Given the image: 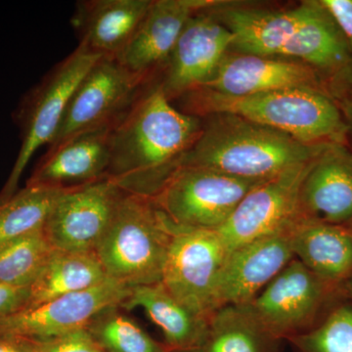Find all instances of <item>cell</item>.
<instances>
[{"mask_svg":"<svg viewBox=\"0 0 352 352\" xmlns=\"http://www.w3.org/2000/svg\"><path fill=\"white\" fill-rule=\"evenodd\" d=\"M203 120L173 107L159 85L111 127L107 178L124 193L154 198L179 168Z\"/></svg>","mask_w":352,"mask_h":352,"instance_id":"cell-1","label":"cell"},{"mask_svg":"<svg viewBox=\"0 0 352 352\" xmlns=\"http://www.w3.org/2000/svg\"><path fill=\"white\" fill-rule=\"evenodd\" d=\"M330 145H308L288 134L230 113H214L180 162L243 179H270L307 163Z\"/></svg>","mask_w":352,"mask_h":352,"instance_id":"cell-2","label":"cell"},{"mask_svg":"<svg viewBox=\"0 0 352 352\" xmlns=\"http://www.w3.org/2000/svg\"><path fill=\"white\" fill-rule=\"evenodd\" d=\"M182 97H184L183 112L197 117L230 113L283 132L305 144H347V127L342 110L324 90L286 88L229 96L198 88Z\"/></svg>","mask_w":352,"mask_h":352,"instance_id":"cell-3","label":"cell"},{"mask_svg":"<svg viewBox=\"0 0 352 352\" xmlns=\"http://www.w3.org/2000/svg\"><path fill=\"white\" fill-rule=\"evenodd\" d=\"M173 234L151 198L124 193L94 254L109 279L129 288L161 283Z\"/></svg>","mask_w":352,"mask_h":352,"instance_id":"cell-4","label":"cell"},{"mask_svg":"<svg viewBox=\"0 0 352 352\" xmlns=\"http://www.w3.org/2000/svg\"><path fill=\"white\" fill-rule=\"evenodd\" d=\"M100 58V55L78 46L24 95L13 115L20 131V150L8 179L0 191V204L15 195L21 177L34 153L41 146L50 145L56 135L72 95Z\"/></svg>","mask_w":352,"mask_h":352,"instance_id":"cell-5","label":"cell"},{"mask_svg":"<svg viewBox=\"0 0 352 352\" xmlns=\"http://www.w3.org/2000/svg\"><path fill=\"white\" fill-rule=\"evenodd\" d=\"M261 182L208 168L182 166L152 200L176 226L217 230Z\"/></svg>","mask_w":352,"mask_h":352,"instance_id":"cell-6","label":"cell"},{"mask_svg":"<svg viewBox=\"0 0 352 352\" xmlns=\"http://www.w3.org/2000/svg\"><path fill=\"white\" fill-rule=\"evenodd\" d=\"M342 298L340 287L324 281L294 258L245 307L282 340L314 328Z\"/></svg>","mask_w":352,"mask_h":352,"instance_id":"cell-7","label":"cell"},{"mask_svg":"<svg viewBox=\"0 0 352 352\" xmlns=\"http://www.w3.org/2000/svg\"><path fill=\"white\" fill-rule=\"evenodd\" d=\"M161 283L185 307L204 318L214 312V292L228 248L215 230L173 223Z\"/></svg>","mask_w":352,"mask_h":352,"instance_id":"cell-8","label":"cell"},{"mask_svg":"<svg viewBox=\"0 0 352 352\" xmlns=\"http://www.w3.org/2000/svg\"><path fill=\"white\" fill-rule=\"evenodd\" d=\"M144 85L116 58H100L72 95L48 149L85 132L113 126L138 98Z\"/></svg>","mask_w":352,"mask_h":352,"instance_id":"cell-9","label":"cell"},{"mask_svg":"<svg viewBox=\"0 0 352 352\" xmlns=\"http://www.w3.org/2000/svg\"><path fill=\"white\" fill-rule=\"evenodd\" d=\"M314 160L261 182L245 196L215 230L229 251L261 238L289 234L302 221L300 187Z\"/></svg>","mask_w":352,"mask_h":352,"instance_id":"cell-10","label":"cell"},{"mask_svg":"<svg viewBox=\"0 0 352 352\" xmlns=\"http://www.w3.org/2000/svg\"><path fill=\"white\" fill-rule=\"evenodd\" d=\"M124 193L108 178L65 190L43 226L51 245L57 251L94 254Z\"/></svg>","mask_w":352,"mask_h":352,"instance_id":"cell-11","label":"cell"},{"mask_svg":"<svg viewBox=\"0 0 352 352\" xmlns=\"http://www.w3.org/2000/svg\"><path fill=\"white\" fill-rule=\"evenodd\" d=\"M131 288L113 280L89 289L60 296L0 320V336L27 340H44L87 328L107 308L120 307Z\"/></svg>","mask_w":352,"mask_h":352,"instance_id":"cell-12","label":"cell"},{"mask_svg":"<svg viewBox=\"0 0 352 352\" xmlns=\"http://www.w3.org/2000/svg\"><path fill=\"white\" fill-rule=\"evenodd\" d=\"M210 8L190 18L164 67L159 85L170 101L210 82L232 46V32Z\"/></svg>","mask_w":352,"mask_h":352,"instance_id":"cell-13","label":"cell"},{"mask_svg":"<svg viewBox=\"0 0 352 352\" xmlns=\"http://www.w3.org/2000/svg\"><path fill=\"white\" fill-rule=\"evenodd\" d=\"M214 0H152L151 6L124 50L116 57L129 73L147 83L166 66L190 18L217 6Z\"/></svg>","mask_w":352,"mask_h":352,"instance_id":"cell-14","label":"cell"},{"mask_svg":"<svg viewBox=\"0 0 352 352\" xmlns=\"http://www.w3.org/2000/svg\"><path fill=\"white\" fill-rule=\"evenodd\" d=\"M295 258L289 234L270 236L229 251L214 292V311L245 305Z\"/></svg>","mask_w":352,"mask_h":352,"instance_id":"cell-15","label":"cell"},{"mask_svg":"<svg viewBox=\"0 0 352 352\" xmlns=\"http://www.w3.org/2000/svg\"><path fill=\"white\" fill-rule=\"evenodd\" d=\"M300 87L316 88L330 94L319 74L302 62L227 53L210 82L200 88L229 96H245Z\"/></svg>","mask_w":352,"mask_h":352,"instance_id":"cell-16","label":"cell"},{"mask_svg":"<svg viewBox=\"0 0 352 352\" xmlns=\"http://www.w3.org/2000/svg\"><path fill=\"white\" fill-rule=\"evenodd\" d=\"M302 220L346 226L352 220V149L328 146L314 160L300 192Z\"/></svg>","mask_w":352,"mask_h":352,"instance_id":"cell-17","label":"cell"},{"mask_svg":"<svg viewBox=\"0 0 352 352\" xmlns=\"http://www.w3.org/2000/svg\"><path fill=\"white\" fill-rule=\"evenodd\" d=\"M111 127L85 132L48 149L27 185L72 188L107 178Z\"/></svg>","mask_w":352,"mask_h":352,"instance_id":"cell-18","label":"cell"},{"mask_svg":"<svg viewBox=\"0 0 352 352\" xmlns=\"http://www.w3.org/2000/svg\"><path fill=\"white\" fill-rule=\"evenodd\" d=\"M219 4L210 7V10L232 32L231 50L239 54L277 57L307 18L311 1H303L288 10L227 7L226 4L219 9Z\"/></svg>","mask_w":352,"mask_h":352,"instance_id":"cell-19","label":"cell"},{"mask_svg":"<svg viewBox=\"0 0 352 352\" xmlns=\"http://www.w3.org/2000/svg\"><path fill=\"white\" fill-rule=\"evenodd\" d=\"M152 0H87L76 3L72 25L78 46L102 57L124 50L151 6Z\"/></svg>","mask_w":352,"mask_h":352,"instance_id":"cell-20","label":"cell"},{"mask_svg":"<svg viewBox=\"0 0 352 352\" xmlns=\"http://www.w3.org/2000/svg\"><path fill=\"white\" fill-rule=\"evenodd\" d=\"M295 258L328 283L352 276V235L346 226L302 220L289 233Z\"/></svg>","mask_w":352,"mask_h":352,"instance_id":"cell-21","label":"cell"},{"mask_svg":"<svg viewBox=\"0 0 352 352\" xmlns=\"http://www.w3.org/2000/svg\"><path fill=\"white\" fill-rule=\"evenodd\" d=\"M141 307L161 329L164 344L173 351L201 349L207 340L208 319L199 316L173 296L162 283L132 287L122 309Z\"/></svg>","mask_w":352,"mask_h":352,"instance_id":"cell-22","label":"cell"},{"mask_svg":"<svg viewBox=\"0 0 352 352\" xmlns=\"http://www.w3.org/2000/svg\"><path fill=\"white\" fill-rule=\"evenodd\" d=\"M109 278L94 254L54 250L38 279L29 288L28 307H34L98 286Z\"/></svg>","mask_w":352,"mask_h":352,"instance_id":"cell-23","label":"cell"},{"mask_svg":"<svg viewBox=\"0 0 352 352\" xmlns=\"http://www.w3.org/2000/svg\"><path fill=\"white\" fill-rule=\"evenodd\" d=\"M282 340L261 326L245 305H226L208 318L203 352H278Z\"/></svg>","mask_w":352,"mask_h":352,"instance_id":"cell-24","label":"cell"},{"mask_svg":"<svg viewBox=\"0 0 352 352\" xmlns=\"http://www.w3.org/2000/svg\"><path fill=\"white\" fill-rule=\"evenodd\" d=\"M54 248L43 228L0 245V286L27 289L50 261Z\"/></svg>","mask_w":352,"mask_h":352,"instance_id":"cell-25","label":"cell"},{"mask_svg":"<svg viewBox=\"0 0 352 352\" xmlns=\"http://www.w3.org/2000/svg\"><path fill=\"white\" fill-rule=\"evenodd\" d=\"M66 189L25 185L0 204V245L43 228L55 201Z\"/></svg>","mask_w":352,"mask_h":352,"instance_id":"cell-26","label":"cell"},{"mask_svg":"<svg viewBox=\"0 0 352 352\" xmlns=\"http://www.w3.org/2000/svg\"><path fill=\"white\" fill-rule=\"evenodd\" d=\"M88 332L105 352H168L133 319L120 311V307L107 308L88 324Z\"/></svg>","mask_w":352,"mask_h":352,"instance_id":"cell-27","label":"cell"},{"mask_svg":"<svg viewBox=\"0 0 352 352\" xmlns=\"http://www.w3.org/2000/svg\"><path fill=\"white\" fill-rule=\"evenodd\" d=\"M288 340L298 352H352V302L340 298L314 328Z\"/></svg>","mask_w":352,"mask_h":352,"instance_id":"cell-28","label":"cell"},{"mask_svg":"<svg viewBox=\"0 0 352 352\" xmlns=\"http://www.w3.org/2000/svg\"><path fill=\"white\" fill-rule=\"evenodd\" d=\"M36 352H105L87 329H80L59 337L32 340Z\"/></svg>","mask_w":352,"mask_h":352,"instance_id":"cell-29","label":"cell"},{"mask_svg":"<svg viewBox=\"0 0 352 352\" xmlns=\"http://www.w3.org/2000/svg\"><path fill=\"white\" fill-rule=\"evenodd\" d=\"M339 25L352 51V0H320Z\"/></svg>","mask_w":352,"mask_h":352,"instance_id":"cell-30","label":"cell"},{"mask_svg":"<svg viewBox=\"0 0 352 352\" xmlns=\"http://www.w3.org/2000/svg\"><path fill=\"white\" fill-rule=\"evenodd\" d=\"M30 291L0 286V320L27 307Z\"/></svg>","mask_w":352,"mask_h":352,"instance_id":"cell-31","label":"cell"},{"mask_svg":"<svg viewBox=\"0 0 352 352\" xmlns=\"http://www.w3.org/2000/svg\"><path fill=\"white\" fill-rule=\"evenodd\" d=\"M0 352H36L32 340L0 336Z\"/></svg>","mask_w":352,"mask_h":352,"instance_id":"cell-32","label":"cell"},{"mask_svg":"<svg viewBox=\"0 0 352 352\" xmlns=\"http://www.w3.org/2000/svg\"><path fill=\"white\" fill-rule=\"evenodd\" d=\"M338 105L340 106L342 115H344V120H346L347 144L351 143L352 146V91L346 95L344 98L340 99L338 102Z\"/></svg>","mask_w":352,"mask_h":352,"instance_id":"cell-33","label":"cell"},{"mask_svg":"<svg viewBox=\"0 0 352 352\" xmlns=\"http://www.w3.org/2000/svg\"><path fill=\"white\" fill-rule=\"evenodd\" d=\"M340 289H342V294L344 298L352 302V276L349 277V279L340 286Z\"/></svg>","mask_w":352,"mask_h":352,"instance_id":"cell-34","label":"cell"},{"mask_svg":"<svg viewBox=\"0 0 352 352\" xmlns=\"http://www.w3.org/2000/svg\"><path fill=\"white\" fill-rule=\"evenodd\" d=\"M168 352H203V351H201V349H185V351H173V349H170Z\"/></svg>","mask_w":352,"mask_h":352,"instance_id":"cell-35","label":"cell"},{"mask_svg":"<svg viewBox=\"0 0 352 352\" xmlns=\"http://www.w3.org/2000/svg\"><path fill=\"white\" fill-rule=\"evenodd\" d=\"M346 226V228L347 229V230H349V232H351V234L352 235V220H351V221H349V223L346 224V226Z\"/></svg>","mask_w":352,"mask_h":352,"instance_id":"cell-36","label":"cell"}]
</instances>
